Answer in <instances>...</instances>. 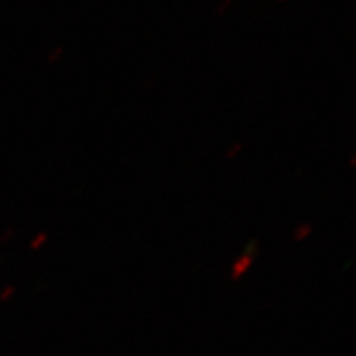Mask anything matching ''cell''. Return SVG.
Masks as SVG:
<instances>
[{"instance_id": "obj_1", "label": "cell", "mask_w": 356, "mask_h": 356, "mask_svg": "<svg viewBox=\"0 0 356 356\" xmlns=\"http://www.w3.org/2000/svg\"><path fill=\"white\" fill-rule=\"evenodd\" d=\"M254 264V254H247L238 257L235 263L232 264L231 269V279L232 280H239L244 273L248 272V269Z\"/></svg>"}, {"instance_id": "obj_2", "label": "cell", "mask_w": 356, "mask_h": 356, "mask_svg": "<svg viewBox=\"0 0 356 356\" xmlns=\"http://www.w3.org/2000/svg\"><path fill=\"white\" fill-rule=\"evenodd\" d=\"M312 231H313L312 226H309V225H300L293 232V239L296 242H302L304 239H306L312 234Z\"/></svg>"}]
</instances>
